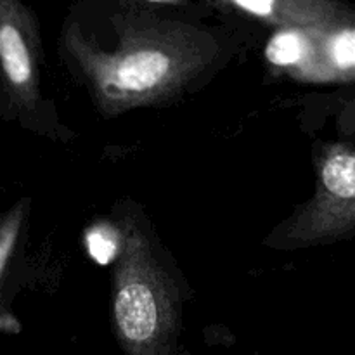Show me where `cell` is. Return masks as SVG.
I'll use <instances>...</instances> for the list:
<instances>
[{
    "instance_id": "cell-7",
    "label": "cell",
    "mask_w": 355,
    "mask_h": 355,
    "mask_svg": "<svg viewBox=\"0 0 355 355\" xmlns=\"http://www.w3.org/2000/svg\"><path fill=\"white\" fill-rule=\"evenodd\" d=\"M266 58L277 68H286L311 80L315 59V28H281L270 37Z\"/></svg>"
},
{
    "instance_id": "cell-3",
    "label": "cell",
    "mask_w": 355,
    "mask_h": 355,
    "mask_svg": "<svg viewBox=\"0 0 355 355\" xmlns=\"http://www.w3.org/2000/svg\"><path fill=\"white\" fill-rule=\"evenodd\" d=\"M355 220V156L350 146H331L319 166L314 200L293 218L286 236L318 241L350 232Z\"/></svg>"
},
{
    "instance_id": "cell-1",
    "label": "cell",
    "mask_w": 355,
    "mask_h": 355,
    "mask_svg": "<svg viewBox=\"0 0 355 355\" xmlns=\"http://www.w3.org/2000/svg\"><path fill=\"white\" fill-rule=\"evenodd\" d=\"M66 44L106 114L175 96L215 55L210 42L175 24L128 31L114 51L90 45L78 30L69 31Z\"/></svg>"
},
{
    "instance_id": "cell-8",
    "label": "cell",
    "mask_w": 355,
    "mask_h": 355,
    "mask_svg": "<svg viewBox=\"0 0 355 355\" xmlns=\"http://www.w3.org/2000/svg\"><path fill=\"white\" fill-rule=\"evenodd\" d=\"M21 225H23V208L16 207L10 214L6 215L0 222V277L9 263L10 255L16 248L17 238H19Z\"/></svg>"
},
{
    "instance_id": "cell-9",
    "label": "cell",
    "mask_w": 355,
    "mask_h": 355,
    "mask_svg": "<svg viewBox=\"0 0 355 355\" xmlns=\"http://www.w3.org/2000/svg\"><path fill=\"white\" fill-rule=\"evenodd\" d=\"M87 245H89L90 255L96 260H99L101 263L110 262L120 252V248H116V234L107 227H99L90 231V234L87 236Z\"/></svg>"
},
{
    "instance_id": "cell-6",
    "label": "cell",
    "mask_w": 355,
    "mask_h": 355,
    "mask_svg": "<svg viewBox=\"0 0 355 355\" xmlns=\"http://www.w3.org/2000/svg\"><path fill=\"white\" fill-rule=\"evenodd\" d=\"M355 69V31L352 24L315 28V59L311 80L350 82Z\"/></svg>"
},
{
    "instance_id": "cell-4",
    "label": "cell",
    "mask_w": 355,
    "mask_h": 355,
    "mask_svg": "<svg viewBox=\"0 0 355 355\" xmlns=\"http://www.w3.org/2000/svg\"><path fill=\"white\" fill-rule=\"evenodd\" d=\"M0 69L10 96L31 110L38 97L37 55L12 0H0Z\"/></svg>"
},
{
    "instance_id": "cell-10",
    "label": "cell",
    "mask_w": 355,
    "mask_h": 355,
    "mask_svg": "<svg viewBox=\"0 0 355 355\" xmlns=\"http://www.w3.org/2000/svg\"><path fill=\"white\" fill-rule=\"evenodd\" d=\"M148 2H155V3H165V2H173V0H148Z\"/></svg>"
},
{
    "instance_id": "cell-5",
    "label": "cell",
    "mask_w": 355,
    "mask_h": 355,
    "mask_svg": "<svg viewBox=\"0 0 355 355\" xmlns=\"http://www.w3.org/2000/svg\"><path fill=\"white\" fill-rule=\"evenodd\" d=\"M283 28H322L342 23L343 14L329 0H220Z\"/></svg>"
},
{
    "instance_id": "cell-2",
    "label": "cell",
    "mask_w": 355,
    "mask_h": 355,
    "mask_svg": "<svg viewBox=\"0 0 355 355\" xmlns=\"http://www.w3.org/2000/svg\"><path fill=\"white\" fill-rule=\"evenodd\" d=\"M113 318L125 355L173 354L177 336L173 288L139 231H130L121 241Z\"/></svg>"
}]
</instances>
